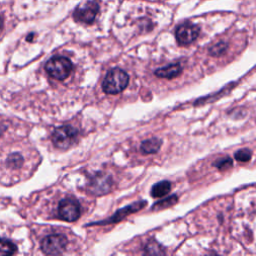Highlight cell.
I'll use <instances>...</instances> for the list:
<instances>
[{"label": "cell", "instance_id": "6da1fadb", "mask_svg": "<svg viewBox=\"0 0 256 256\" xmlns=\"http://www.w3.org/2000/svg\"><path fill=\"white\" fill-rule=\"evenodd\" d=\"M129 84V75L120 68L111 69L102 83L103 91L108 95H116L123 92Z\"/></svg>", "mask_w": 256, "mask_h": 256}, {"label": "cell", "instance_id": "7a4b0ae2", "mask_svg": "<svg viewBox=\"0 0 256 256\" xmlns=\"http://www.w3.org/2000/svg\"><path fill=\"white\" fill-rule=\"evenodd\" d=\"M46 72L56 80H65L73 70L72 62L63 56H55L51 58L45 65Z\"/></svg>", "mask_w": 256, "mask_h": 256}, {"label": "cell", "instance_id": "3957f363", "mask_svg": "<svg viewBox=\"0 0 256 256\" xmlns=\"http://www.w3.org/2000/svg\"><path fill=\"white\" fill-rule=\"evenodd\" d=\"M78 134V130L70 125L61 126L54 130L52 134V142L58 149L65 150L76 141Z\"/></svg>", "mask_w": 256, "mask_h": 256}, {"label": "cell", "instance_id": "277c9868", "mask_svg": "<svg viewBox=\"0 0 256 256\" xmlns=\"http://www.w3.org/2000/svg\"><path fill=\"white\" fill-rule=\"evenodd\" d=\"M59 217L67 222H75L80 218L81 207L79 202L75 198H65L58 206Z\"/></svg>", "mask_w": 256, "mask_h": 256}, {"label": "cell", "instance_id": "5b68a950", "mask_svg": "<svg viewBox=\"0 0 256 256\" xmlns=\"http://www.w3.org/2000/svg\"><path fill=\"white\" fill-rule=\"evenodd\" d=\"M200 35V28L190 22H185L179 25L175 31L177 43L180 46H188L192 44Z\"/></svg>", "mask_w": 256, "mask_h": 256}, {"label": "cell", "instance_id": "8992f818", "mask_svg": "<svg viewBox=\"0 0 256 256\" xmlns=\"http://www.w3.org/2000/svg\"><path fill=\"white\" fill-rule=\"evenodd\" d=\"M68 244V240L61 234H53L45 237L41 242V249L47 255L62 254Z\"/></svg>", "mask_w": 256, "mask_h": 256}, {"label": "cell", "instance_id": "52a82bcc", "mask_svg": "<svg viewBox=\"0 0 256 256\" xmlns=\"http://www.w3.org/2000/svg\"><path fill=\"white\" fill-rule=\"evenodd\" d=\"M113 187V179L110 175L104 173H97L90 178L88 190L96 196H102L111 191Z\"/></svg>", "mask_w": 256, "mask_h": 256}, {"label": "cell", "instance_id": "ba28073f", "mask_svg": "<svg viewBox=\"0 0 256 256\" xmlns=\"http://www.w3.org/2000/svg\"><path fill=\"white\" fill-rule=\"evenodd\" d=\"M147 205V202L144 200H140L137 202H134L126 207H123L121 209H119L116 213H114L109 219L97 222V223H93L90 225H108V224H115L118 223L122 220H124L125 218H127L129 215L134 214L140 210H142L143 208H145V206Z\"/></svg>", "mask_w": 256, "mask_h": 256}, {"label": "cell", "instance_id": "9c48e42d", "mask_svg": "<svg viewBox=\"0 0 256 256\" xmlns=\"http://www.w3.org/2000/svg\"><path fill=\"white\" fill-rule=\"evenodd\" d=\"M99 4L96 1H89L83 6H79L76 8L74 12V19L78 22L91 24L94 22L98 12H99Z\"/></svg>", "mask_w": 256, "mask_h": 256}, {"label": "cell", "instance_id": "30bf717a", "mask_svg": "<svg viewBox=\"0 0 256 256\" xmlns=\"http://www.w3.org/2000/svg\"><path fill=\"white\" fill-rule=\"evenodd\" d=\"M182 71H183V68H182L180 63H172V64H169L165 67H162V68H159V69L155 70L154 74L159 78L172 80V79L177 78L178 76H180Z\"/></svg>", "mask_w": 256, "mask_h": 256}, {"label": "cell", "instance_id": "8fae6325", "mask_svg": "<svg viewBox=\"0 0 256 256\" xmlns=\"http://www.w3.org/2000/svg\"><path fill=\"white\" fill-rule=\"evenodd\" d=\"M162 144H163L162 140L158 137H153V138H150V139H146L141 143L140 151L144 155L155 154L160 150Z\"/></svg>", "mask_w": 256, "mask_h": 256}, {"label": "cell", "instance_id": "7c38bea8", "mask_svg": "<svg viewBox=\"0 0 256 256\" xmlns=\"http://www.w3.org/2000/svg\"><path fill=\"white\" fill-rule=\"evenodd\" d=\"M172 188V184L170 181H160L153 185L151 189V196L154 198H161L167 195Z\"/></svg>", "mask_w": 256, "mask_h": 256}, {"label": "cell", "instance_id": "4fadbf2b", "mask_svg": "<svg viewBox=\"0 0 256 256\" xmlns=\"http://www.w3.org/2000/svg\"><path fill=\"white\" fill-rule=\"evenodd\" d=\"M177 202H178V196L177 195H172V196H169L165 199H162V200H159L158 202H156L152 206V210L153 211H160V210H163V209H167L169 207L174 206Z\"/></svg>", "mask_w": 256, "mask_h": 256}, {"label": "cell", "instance_id": "5bb4252c", "mask_svg": "<svg viewBox=\"0 0 256 256\" xmlns=\"http://www.w3.org/2000/svg\"><path fill=\"white\" fill-rule=\"evenodd\" d=\"M17 251V246L7 240L0 238V255H13Z\"/></svg>", "mask_w": 256, "mask_h": 256}, {"label": "cell", "instance_id": "9a60e30c", "mask_svg": "<svg viewBox=\"0 0 256 256\" xmlns=\"http://www.w3.org/2000/svg\"><path fill=\"white\" fill-rule=\"evenodd\" d=\"M164 253H165L164 249L159 245V243H157L154 240L150 241L145 248V254H164Z\"/></svg>", "mask_w": 256, "mask_h": 256}, {"label": "cell", "instance_id": "2e32d148", "mask_svg": "<svg viewBox=\"0 0 256 256\" xmlns=\"http://www.w3.org/2000/svg\"><path fill=\"white\" fill-rule=\"evenodd\" d=\"M227 48H228V45L225 42H220V43H217L216 45L212 46L209 49V54L214 57H218V56H221L222 54H224L226 52Z\"/></svg>", "mask_w": 256, "mask_h": 256}, {"label": "cell", "instance_id": "e0dca14e", "mask_svg": "<svg viewBox=\"0 0 256 256\" xmlns=\"http://www.w3.org/2000/svg\"><path fill=\"white\" fill-rule=\"evenodd\" d=\"M234 158L238 161V162H248L251 160L252 158V151L249 149H241L238 150L235 154H234Z\"/></svg>", "mask_w": 256, "mask_h": 256}, {"label": "cell", "instance_id": "ac0fdd59", "mask_svg": "<svg viewBox=\"0 0 256 256\" xmlns=\"http://www.w3.org/2000/svg\"><path fill=\"white\" fill-rule=\"evenodd\" d=\"M213 166H215L220 171H224V170H227V169H229V168H231L233 166V160L231 158H229V157L218 159L213 164Z\"/></svg>", "mask_w": 256, "mask_h": 256}, {"label": "cell", "instance_id": "d6986e66", "mask_svg": "<svg viewBox=\"0 0 256 256\" xmlns=\"http://www.w3.org/2000/svg\"><path fill=\"white\" fill-rule=\"evenodd\" d=\"M8 162L13 167H19L22 164V157L20 155H18V154H13V155H11L9 157Z\"/></svg>", "mask_w": 256, "mask_h": 256}, {"label": "cell", "instance_id": "ffe728a7", "mask_svg": "<svg viewBox=\"0 0 256 256\" xmlns=\"http://www.w3.org/2000/svg\"><path fill=\"white\" fill-rule=\"evenodd\" d=\"M2 25H3V19H2V17L0 16V29L2 28Z\"/></svg>", "mask_w": 256, "mask_h": 256}]
</instances>
